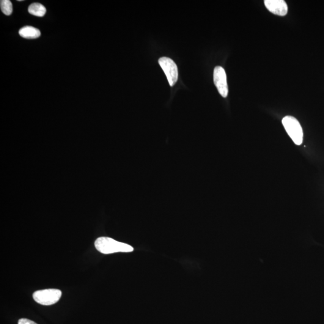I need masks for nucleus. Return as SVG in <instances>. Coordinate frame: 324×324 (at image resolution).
Returning a JSON list of instances; mask_svg holds the SVG:
<instances>
[{
    "label": "nucleus",
    "instance_id": "1",
    "mask_svg": "<svg viewBox=\"0 0 324 324\" xmlns=\"http://www.w3.org/2000/svg\"><path fill=\"white\" fill-rule=\"evenodd\" d=\"M95 248L103 254H112L118 252H131L133 248L128 244L119 242L111 238H98L95 243Z\"/></svg>",
    "mask_w": 324,
    "mask_h": 324
},
{
    "label": "nucleus",
    "instance_id": "2",
    "mask_svg": "<svg viewBox=\"0 0 324 324\" xmlns=\"http://www.w3.org/2000/svg\"><path fill=\"white\" fill-rule=\"evenodd\" d=\"M282 124L290 138L296 145H300L303 141V131L298 121L292 116H286Z\"/></svg>",
    "mask_w": 324,
    "mask_h": 324
},
{
    "label": "nucleus",
    "instance_id": "3",
    "mask_svg": "<svg viewBox=\"0 0 324 324\" xmlns=\"http://www.w3.org/2000/svg\"><path fill=\"white\" fill-rule=\"evenodd\" d=\"M62 291L57 289H47L35 291L32 294L34 300L43 306L56 304L61 298Z\"/></svg>",
    "mask_w": 324,
    "mask_h": 324
},
{
    "label": "nucleus",
    "instance_id": "4",
    "mask_svg": "<svg viewBox=\"0 0 324 324\" xmlns=\"http://www.w3.org/2000/svg\"><path fill=\"white\" fill-rule=\"evenodd\" d=\"M159 64L168 80L170 86H174L178 80V68L176 64L169 58L162 57L159 60Z\"/></svg>",
    "mask_w": 324,
    "mask_h": 324
},
{
    "label": "nucleus",
    "instance_id": "5",
    "mask_svg": "<svg viewBox=\"0 0 324 324\" xmlns=\"http://www.w3.org/2000/svg\"><path fill=\"white\" fill-rule=\"evenodd\" d=\"M214 83L218 89L219 94L223 97H227L228 95L226 72L221 66H217L214 70Z\"/></svg>",
    "mask_w": 324,
    "mask_h": 324
},
{
    "label": "nucleus",
    "instance_id": "6",
    "mask_svg": "<svg viewBox=\"0 0 324 324\" xmlns=\"http://www.w3.org/2000/svg\"><path fill=\"white\" fill-rule=\"evenodd\" d=\"M264 4L267 9L273 14L281 16L287 14L288 5L284 0H265Z\"/></svg>",
    "mask_w": 324,
    "mask_h": 324
},
{
    "label": "nucleus",
    "instance_id": "7",
    "mask_svg": "<svg viewBox=\"0 0 324 324\" xmlns=\"http://www.w3.org/2000/svg\"><path fill=\"white\" fill-rule=\"evenodd\" d=\"M19 34L22 37L33 39V38L39 37L41 32L39 30L35 29L33 27L26 26L19 30Z\"/></svg>",
    "mask_w": 324,
    "mask_h": 324
},
{
    "label": "nucleus",
    "instance_id": "8",
    "mask_svg": "<svg viewBox=\"0 0 324 324\" xmlns=\"http://www.w3.org/2000/svg\"><path fill=\"white\" fill-rule=\"evenodd\" d=\"M28 10L30 14L38 16V17H43L46 12L45 6L38 2H34L30 5Z\"/></svg>",
    "mask_w": 324,
    "mask_h": 324
},
{
    "label": "nucleus",
    "instance_id": "9",
    "mask_svg": "<svg viewBox=\"0 0 324 324\" xmlns=\"http://www.w3.org/2000/svg\"><path fill=\"white\" fill-rule=\"evenodd\" d=\"M1 9L2 13L5 15L9 16L12 14L13 12V5L12 2L9 0H1Z\"/></svg>",
    "mask_w": 324,
    "mask_h": 324
},
{
    "label": "nucleus",
    "instance_id": "10",
    "mask_svg": "<svg viewBox=\"0 0 324 324\" xmlns=\"http://www.w3.org/2000/svg\"><path fill=\"white\" fill-rule=\"evenodd\" d=\"M18 324H37L32 320L26 319V318H22L18 321Z\"/></svg>",
    "mask_w": 324,
    "mask_h": 324
}]
</instances>
